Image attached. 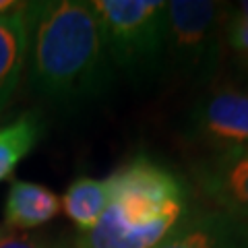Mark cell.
Returning a JSON list of instances; mask_svg holds the SVG:
<instances>
[{"label":"cell","instance_id":"16","mask_svg":"<svg viewBox=\"0 0 248 248\" xmlns=\"http://www.w3.org/2000/svg\"><path fill=\"white\" fill-rule=\"evenodd\" d=\"M6 236H9V230H6L4 226H0V242H2V240H4Z\"/></svg>","mask_w":248,"mask_h":248},{"label":"cell","instance_id":"11","mask_svg":"<svg viewBox=\"0 0 248 248\" xmlns=\"http://www.w3.org/2000/svg\"><path fill=\"white\" fill-rule=\"evenodd\" d=\"M44 135L40 112H23L13 122L0 126V182L13 178L15 170L37 147Z\"/></svg>","mask_w":248,"mask_h":248},{"label":"cell","instance_id":"10","mask_svg":"<svg viewBox=\"0 0 248 248\" xmlns=\"http://www.w3.org/2000/svg\"><path fill=\"white\" fill-rule=\"evenodd\" d=\"M108 201H110L108 178L79 176L66 186L60 199V209L75 226V234H85L104 215Z\"/></svg>","mask_w":248,"mask_h":248},{"label":"cell","instance_id":"4","mask_svg":"<svg viewBox=\"0 0 248 248\" xmlns=\"http://www.w3.org/2000/svg\"><path fill=\"white\" fill-rule=\"evenodd\" d=\"M116 71L141 79L161 71L166 0H89Z\"/></svg>","mask_w":248,"mask_h":248},{"label":"cell","instance_id":"15","mask_svg":"<svg viewBox=\"0 0 248 248\" xmlns=\"http://www.w3.org/2000/svg\"><path fill=\"white\" fill-rule=\"evenodd\" d=\"M21 4L23 2H17V0H0V17H4V15L21 9Z\"/></svg>","mask_w":248,"mask_h":248},{"label":"cell","instance_id":"6","mask_svg":"<svg viewBox=\"0 0 248 248\" xmlns=\"http://www.w3.org/2000/svg\"><path fill=\"white\" fill-rule=\"evenodd\" d=\"M186 178L203 203L248 223V147L197 155Z\"/></svg>","mask_w":248,"mask_h":248},{"label":"cell","instance_id":"5","mask_svg":"<svg viewBox=\"0 0 248 248\" xmlns=\"http://www.w3.org/2000/svg\"><path fill=\"white\" fill-rule=\"evenodd\" d=\"M184 143L199 155L248 147V87L219 79L197 95L182 124Z\"/></svg>","mask_w":248,"mask_h":248},{"label":"cell","instance_id":"14","mask_svg":"<svg viewBox=\"0 0 248 248\" xmlns=\"http://www.w3.org/2000/svg\"><path fill=\"white\" fill-rule=\"evenodd\" d=\"M226 66L230 73V81L248 87V56H228Z\"/></svg>","mask_w":248,"mask_h":248},{"label":"cell","instance_id":"1","mask_svg":"<svg viewBox=\"0 0 248 248\" xmlns=\"http://www.w3.org/2000/svg\"><path fill=\"white\" fill-rule=\"evenodd\" d=\"M27 79L37 97L77 108L110 89L116 68L87 0L27 2Z\"/></svg>","mask_w":248,"mask_h":248},{"label":"cell","instance_id":"7","mask_svg":"<svg viewBox=\"0 0 248 248\" xmlns=\"http://www.w3.org/2000/svg\"><path fill=\"white\" fill-rule=\"evenodd\" d=\"M155 248H248V223L199 199L190 215Z\"/></svg>","mask_w":248,"mask_h":248},{"label":"cell","instance_id":"13","mask_svg":"<svg viewBox=\"0 0 248 248\" xmlns=\"http://www.w3.org/2000/svg\"><path fill=\"white\" fill-rule=\"evenodd\" d=\"M228 56H248V25L226 27V58Z\"/></svg>","mask_w":248,"mask_h":248},{"label":"cell","instance_id":"3","mask_svg":"<svg viewBox=\"0 0 248 248\" xmlns=\"http://www.w3.org/2000/svg\"><path fill=\"white\" fill-rule=\"evenodd\" d=\"M226 9L215 0L168 2L161 71L174 81L207 89L226 64Z\"/></svg>","mask_w":248,"mask_h":248},{"label":"cell","instance_id":"2","mask_svg":"<svg viewBox=\"0 0 248 248\" xmlns=\"http://www.w3.org/2000/svg\"><path fill=\"white\" fill-rule=\"evenodd\" d=\"M110 201L99 221L75 234L77 248H155L199 203L186 174L137 153L108 176Z\"/></svg>","mask_w":248,"mask_h":248},{"label":"cell","instance_id":"12","mask_svg":"<svg viewBox=\"0 0 248 248\" xmlns=\"http://www.w3.org/2000/svg\"><path fill=\"white\" fill-rule=\"evenodd\" d=\"M0 248H77L75 234L66 232H9Z\"/></svg>","mask_w":248,"mask_h":248},{"label":"cell","instance_id":"9","mask_svg":"<svg viewBox=\"0 0 248 248\" xmlns=\"http://www.w3.org/2000/svg\"><path fill=\"white\" fill-rule=\"evenodd\" d=\"M60 197L52 188L29 180H13L4 199V228L9 232H33L56 219Z\"/></svg>","mask_w":248,"mask_h":248},{"label":"cell","instance_id":"8","mask_svg":"<svg viewBox=\"0 0 248 248\" xmlns=\"http://www.w3.org/2000/svg\"><path fill=\"white\" fill-rule=\"evenodd\" d=\"M29 50V11L21 9L0 17V114L9 108L27 71Z\"/></svg>","mask_w":248,"mask_h":248}]
</instances>
